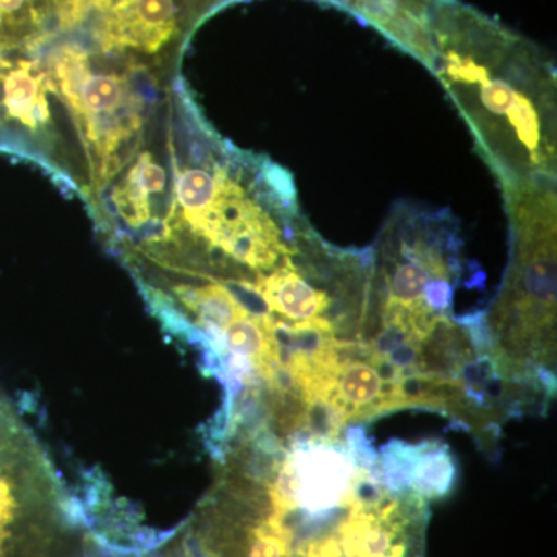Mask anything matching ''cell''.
<instances>
[{
	"instance_id": "1",
	"label": "cell",
	"mask_w": 557,
	"mask_h": 557,
	"mask_svg": "<svg viewBox=\"0 0 557 557\" xmlns=\"http://www.w3.org/2000/svg\"><path fill=\"white\" fill-rule=\"evenodd\" d=\"M429 70L502 188L556 182V75L530 40L460 0H432Z\"/></svg>"
},
{
	"instance_id": "2",
	"label": "cell",
	"mask_w": 557,
	"mask_h": 557,
	"mask_svg": "<svg viewBox=\"0 0 557 557\" xmlns=\"http://www.w3.org/2000/svg\"><path fill=\"white\" fill-rule=\"evenodd\" d=\"M511 262L486 319L494 355L519 375L555 368L556 182L504 188Z\"/></svg>"
},
{
	"instance_id": "3",
	"label": "cell",
	"mask_w": 557,
	"mask_h": 557,
	"mask_svg": "<svg viewBox=\"0 0 557 557\" xmlns=\"http://www.w3.org/2000/svg\"><path fill=\"white\" fill-rule=\"evenodd\" d=\"M53 474L30 431L0 403V523L20 525L32 502L54 486Z\"/></svg>"
},
{
	"instance_id": "4",
	"label": "cell",
	"mask_w": 557,
	"mask_h": 557,
	"mask_svg": "<svg viewBox=\"0 0 557 557\" xmlns=\"http://www.w3.org/2000/svg\"><path fill=\"white\" fill-rule=\"evenodd\" d=\"M379 468L392 493H413L428 502L449 496L458 478L456 458L437 440L418 445L394 440L383 449Z\"/></svg>"
},
{
	"instance_id": "5",
	"label": "cell",
	"mask_w": 557,
	"mask_h": 557,
	"mask_svg": "<svg viewBox=\"0 0 557 557\" xmlns=\"http://www.w3.org/2000/svg\"><path fill=\"white\" fill-rule=\"evenodd\" d=\"M177 30L174 0H119L104 24L108 46L131 47L153 53Z\"/></svg>"
},
{
	"instance_id": "6",
	"label": "cell",
	"mask_w": 557,
	"mask_h": 557,
	"mask_svg": "<svg viewBox=\"0 0 557 557\" xmlns=\"http://www.w3.org/2000/svg\"><path fill=\"white\" fill-rule=\"evenodd\" d=\"M177 293L203 330L207 348L219 339L223 330L249 313L247 307L226 285L208 284L197 288H178Z\"/></svg>"
},
{
	"instance_id": "7",
	"label": "cell",
	"mask_w": 557,
	"mask_h": 557,
	"mask_svg": "<svg viewBox=\"0 0 557 557\" xmlns=\"http://www.w3.org/2000/svg\"><path fill=\"white\" fill-rule=\"evenodd\" d=\"M228 174L218 170L215 174L205 170H188L183 172L177 183V199L180 208L190 228L199 231L214 208Z\"/></svg>"
},
{
	"instance_id": "8",
	"label": "cell",
	"mask_w": 557,
	"mask_h": 557,
	"mask_svg": "<svg viewBox=\"0 0 557 557\" xmlns=\"http://www.w3.org/2000/svg\"><path fill=\"white\" fill-rule=\"evenodd\" d=\"M69 100L81 113H86L89 123L94 124L100 116L112 115L121 108L124 100L123 83L115 75H90L87 72Z\"/></svg>"
},
{
	"instance_id": "9",
	"label": "cell",
	"mask_w": 557,
	"mask_h": 557,
	"mask_svg": "<svg viewBox=\"0 0 557 557\" xmlns=\"http://www.w3.org/2000/svg\"><path fill=\"white\" fill-rule=\"evenodd\" d=\"M164 185H166V174H164L163 168L149 160L148 156H143L132 170L129 178H127L126 193H124L127 208H131L132 214L139 220V223L148 219L149 194L161 193Z\"/></svg>"
},
{
	"instance_id": "10",
	"label": "cell",
	"mask_w": 557,
	"mask_h": 557,
	"mask_svg": "<svg viewBox=\"0 0 557 557\" xmlns=\"http://www.w3.org/2000/svg\"><path fill=\"white\" fill-rule=\"evenodd\" d=\"M325 2L339 7V9L350 11V13L358 16L359 20L368 21L376 10L392 2V0H325Z\"/></svg>"
}]
</instances>
